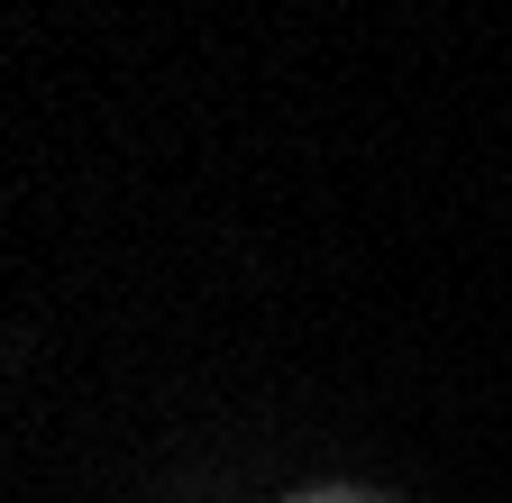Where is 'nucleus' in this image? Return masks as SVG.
<instances>
[{"label": "nucleus", "instance_id": "f257e3e1", "mask_svg": "<svg viewBox=\"0 0 512 503\" xmlns=\"http://www.w3.org/2000/svg\"><path fill=\"white\" fill-rule=\"evenodd\" d=\"M311 503H366V494H311Z\"/></svg>", "mask_w": 512, "mask_h": 503}]
</instances>
